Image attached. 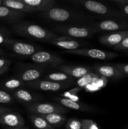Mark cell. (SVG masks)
<instances>
[{
	"instance_id": "1",
	"label": "cell",
	"mask_w": 128,
	"mask_h": 129,
	"mask_svg": "<svg viewBox=\"0 0 128 129\" xmlns=\"http://www.w3.org/2000/svg\"><path fill=\"white\" fill-rule=\"evenodd\" d=\"M40 16L51 21L70 23L74 25H89L95 22V18L92 15L74 9L54 7L51 10L40 13Z\"/></svg>"
},
{
	"instance_id": "2",
	"label": "cell",
	"mask_w": 128,
	"mask_h": 129,
	"mask_svg": "<svg viewBox=\"0 0 128 129\" xmlns=\"http://www.w3.org/2000/svg\"><path fill=\"white\" fill-rule=\"evenodd\" d=\"M10 29L16 35L46 43L60 37L50 30L28 21H21L11 25Z\"/></svg>"
},
{
	"instance_id": "3",
	"label": "cell",
	"mask_w": 128,
	"mask_h": 129,
	"mask_svg": "<svg viewBox=\"0 0 128 129\" xmlns=\"http://www.w3.org/2000/svg\"><path fill=\"white\" fill-rule=\"evenodd\" d=\"M69 2L84 8L92 13L107 19H119L125 17L121 11L115 10L102 3L93 0H70Z\"/></svg>"
},
{
	"instance_id": "4",
	"label": "cell",
	"mask_w": 128,
	"mask_h": 129,
	"mask_svg": "<svg viewBox=\"0 0 128 129\" xmlns=\"http://www.w3.org/2000/svg\"><path fill=\"white\" fill-rule=\"evenodd\" d=\"M53 30L65 37L74 38H90L99 31L89 25H58Z\"/></svg>"
},
{
	"instance_id": "5",
	"label": "cell",
	"mask_w": 128,
	"mask_h": 129,
	"mask_svg": "<svg viewBox=\"0 0 128 129\" xmlns=\"http://www.w3.org/2000/svg\"><path fill=\"white\" fill-rule=\"evenodd\" d=\"M26 109L32 114L48 115L51 113H63L67 112L69 109L58 103H34L26 105Z\"/></svg>"
},
{
	"instance_id": "6",
	"label": "cell",
	"mask_w": 128,
	"mask_h": 129,
	"mask_svg": "<svg viewBox=\"0 0 128 129\" xmlns=\"http://www.w3.org/2000/svg\"><path fill=\"white\" fill-rule=\"evenodd\" d=\"M63 53L71 54L77 55L88 57L92 59H99V60H107L117 57L118 54L112 52H108L105 50L97 49H88V48H80L76 50H64Z\"/></svg>"
},
{
	"instance_id": "7",
	"label": "cell",
	"mask_w": 128,
	"mask_h": 129,
	"mask_svg": "<svg viewBox=\"0 0 128 129\" xmlns=\"http://www.w3.org/2000/svg\"><path fill=\"white\" fill-rule=\"evenodd\" d=\"M92 27L100 31H118L128 29V22L117 19H105L90 24Z\"/></svg>"
},
{
	"instance_id": "8",
	"label": "cell",
	"mask_w": 128,
	"mask_h": 129,
	"mask_svg": "<svg viewBox=\"0 0 128 129\" xmlns=\"http://www.w3.org/2000/svg\"><path fill=\"white\" fill-rule=\"evenodd\" d=\"M26 86L33 89H38L43 91H57L69 88L72 84L69 83H55L45 79H37L34 81L25 83Z\"/></svg>"
},
{
	"instance_id": "9",
	"label": "cell",
	"mask_w": 128,
	"mask_h": 129,
	"mask_svg": "<svg viewBox=\"0 0 128 129\" xmlns=\"http://www.w3.org/2000/svg\"><path fill=\"white\" fill-rule=\"evenodd\" d=\"M5 47L15 54L22 56H31L38 52V48L35 45L12 39L9 40Z\"/></svg>"
},
{
	"instance_id": "10",
	"label": "cell",
	"mask_w": 128,
	"mask_h": 129,
	"mask_svg": "<svg viewBox=\"0 0 128 129\" xmlns=\"http://www.w3.org/2000/svg\"><path fill=\"white\" fill-rule=\"evenodd\" d=\"M31 59L34 62L37 64H46L58 68L64 62L62 58L46 51H38L31 55Z\"/></svg>"
},
{
	"instance_id": "11",
	"label": "cell",
	"mask_w": 128,
	"mask_h": 129,
	"mask_svg": "<svg viewBox=\"0 0 128 129\" xmlns=\"http://www.w3.org/2000/svg\"><path fill=\"white\" fill-rule=\"evenodd\" d=\"M27 14L16 11L5 6H0V21L8 23L11 25L23 21Z\"/></svg>"
},
{
	"instance_id": "12",
	"label": "cell",
	"mask_w": 128,
	"mask_h": 129,
	"mask_svg": "<svg viewBox=\"0 0 128 129\" xmlns=\"http://www.w3.org/2000/svg\"><path fill=\"white\" fill-rule=\"evenodd\" d=\"M54 100L58 104L63 106L65 108L74 110L84 112H93V113L98 112L97 110L95 107H91V106L86 104H84V103H80V102H78L77 101L70 99V98L55 97Z\"/></svg>"
},
{
	"instance_id": "13",
	"label": "cell",
	"mask_w": 128,
	"mask_h": 129,
	"mask_svg": "<svg viewBox=\"0 0 128 129\" xmlns=\"http://www.w3.org/2000/svg\"><path fill=\"white\" fill-rule=\"evenodd\" d=\"M25 123V120L21 115L12 111L6 112L0 117V123L8 128L23 127Z\"/></svg>"
},
{
	"instance_id": "14",
	"label": "cell",
	"mask_w": 128,
	"mask_h": 129,
	"mask_svg": "<svg viewBox=\"0 0 128 129\" xmlns=\"http://www.w3.org/2000/svg\"><path fill=\"white\" fill-rule=\"evenodd\" d=\"M93 71L97 75L110 79H117L124 77V75L114 65L97 64L93 67Z\"/></svg>"
},
{
	"instance_id": "15",
	"label": "cell",
	"mask_w": 128,
	"mask_h": 129,
	"mask_svg": "<svg viewBox=\"0 0 128 129\" xmlns=\"http://www.w3.org/2000/svg\"><path fill=\"white\" fill-rule=\"evenodd\" d=\"M127 37H128V30H121L102 35L99 39V41L103 45L114 47Z\"/></svg>"
},
{
	"instance_id": "16",
	"label": "cell",
	"mask_w": 128,
	"mask_h": 129,
	"mask_svg": "<svg viewBox=\"0 0 128 129\" xmlns=\"http://www.w3.org/2000/svg\"><path fill=\"white\" fill-rule=\"evenodd\" d=\"M48 43L58 47L62 48L66 50H76V49H80V47L84 45V44L77 41V40L63 36L60 37L58 39L48 42Z\"/></svg>"
},
{
	"instance_id": "17",
	"label": "cell",
	"mask_w": 128,
	"mask_h": 129,
	"mask_svg": "<svg viewBox=\"0 0 128 129\" xmlns=\"http://www.w3.org/2000/svg\"><path fill=\"white\" fill-rule=\"evenodd\" d=\"M58 69L62 73H66L74 78H81L89 74L91 70L88 67L74 66L63 65L62 64L58 68Z\"/></svg>"
},
{
	"instance_id": "18",
	"label": "cell",
	"mask_w": 128,
	"mask_h": 129,
	"mask_svg": "<svg viewBox=\"0 0 128 129\" xmlns=\"http://www.w3.org/2000/svg\"><path fill=\"white\" fill-rule=\"evenodd\" d=\"M11 96L17 102L21 103H25L26 105L36 103L38 97L29 91L24 89H18L11 92Z\"/></svg>"
},
{
	"instance_id": "19",
	"label": "cell",
	"mask_w": 128,
	"mask_h": 129,
	"mask_svg": "<svg viewBox=\"0 0 128 129\" xmlns=\"http://www.w3.org/2000/svg\"><path fill=\"white\" fill-rule=\"evenodd\" d=\"M43 73V69L41 68H28L19 73L16 78L20 79L24 83L34 81L40 78Z\"/></svg>"
},
{
	"instance_id": "20",
	"label": "cell",
	"mask_w": 128,
	"mask_h": 129,
	"mask_svg": "<svg viewBox=\"0 0 128 129\" xmlns=\"http://www.w3.org/2000/svg\"><path fill=\"white\" fill-rule=\"evenodd\" d=\"M23 3L34 8L38 12H46L55 7V0H21Z\"/></svg>"
},
{
	"instance_id": "21",
	"label": "cell",
	"mask_w": 128,
	"mask_h": 129,
	"mask_svg": "<svg viewBox=\"0 0 128 129\" xmlns=\"http://www.w3.org/2000/svg\"><path fill=\"white\" fill-rule=\"evenodd\" d=\"M3 6L26 14L38 12L36 9L23 3L21 0H3Z\"/></svg>"
},
{
	"instance_id": "22",
	"label": "cell",
	"mask_w": 128,
	"mask_h": 129,
	"mask_svg": "<svg viewBox=\"0 0 128 129\" xmlns=\"http://www.w3.org/2000/svg\"><path fill=\"white\" fill-rule=\"evenodd\" d=\"M44 79L55 82V83H69V84H72V83H74L75 81V78H72L70 76L67 74L66 73H62V72L50 73L45 76Z\"/></svg>"
},
{
	"instance_id": "23",
	"label": "cell",
	"mask_w": 128,
	"mask_h": 129,
	"mask_svg": "<svg viewBox=\"0 0 128 129\" xmlns=\"http://www.w3.org/2000/svg\"><path fill=\"white\" fill-rule=\"evenodd\" d=\"M26 84L17 78H13L6 79L1 83V88H3L6 91L11 92L18 89H21L25 86Z\"/></svg>"
},
{
	"instance_id": "24",
	"label": "cell",
	"mask_w": 128,
	"mask_h": 129,
	"mask_svg": "<svg viewBox=\"0 0 128 129\" xmlns=\"http://www.w3.org/2000/svg\"><path fill=\"white\" fill-rule=\"evenodd\" d=\"M40 116L46 120L48 123L55 128L61 127L67 120L65 116L60 113H51Z\"/></svg>"
},
{
	"instance_id": "25",
	"label": "cell",
	"mask_w": 128,
	"mask_h": 129,
	"mask_svg": "<svg viewBox=\"0 0 128 129\" xmlns=\"http://www.w3.org/2000/svg\"><path fill=\"white\" fill-rule=\"evenodd\" d=\"M30 122L37 129H55L53 127L49 124L47 121L39 115L31 114L29 116Z\"/></svg>"
},
{
	"instance_id": "26",
	"label": "cell",
	"mask_w": 128,
	"mask_h": 129,
	"mask_svg": "<svg viewBox=\"0 0 128 129\" xmlns=\"http://www.w3.org/2000/svg\"><path fill=\"white\" fill-rule=\"evenodd\" d=\"M10 39H11V32L6 28L0 26V45L6 46Z\"/></svg>"
},
{
	"instance_id": "27",
	"label": "cell",
	"mask_w": 128,
	"mask_h": 129,
	"mask_svg": "<svg viewBox=\"0 0 128 129\" xmlns=\"http://www.w3.org/2000/svg\"><path fill=\"white\" fill-rule=\"evenodd\" d=\"M14 98L11 94L6 91L0 89V104H13Z\"/></svg>"
},
{
	"instance_id": "28",
	"label": "cell",
	"mask_w": 128,
	"mask_h": 129,
	"mask_svg": "<svg viewBox=\"0 0 128 129\" xmlns=\"http://www.w3.org/2000/svg\"><path fill=\"white\" fill-rule=\"evenodd\" d=\"M65 129H82L81 120L75 118H69L65 124Z\"/></svg>"
},
{
	"instance_id": "29",
	"label": "cell",
	"mask_w": 128,
	"mask_h": 129,
	"mask_svg": "<svg viewBox=\"0 0 128 129\" xmlns=\"http://www.w3.org/2000/svg\"><path fill=\"white\" fill-rule=\"evenodd\" d=\"M82 129H100L95 122L90 119L81 120Z\"/></svg>"
},
{
	"instance_id": "30",
	"label": "cell",
	"mask_w": 128,
	"mask_h": 129,
	"mask_svg": "<svg viewBox=\"0 0 128 129\" xmlns=\"http://www.w3.org/2000/svg\"><path fill=\"white\" fill-rule=\"evenodd\" d=\"M114 50L128 51V37H125L122 41L114 47Z\"/></svg>"
},
{
	"instance_id": "31",
	"label": "cell",
	"mask_w": 128,
	"mask_h": 129,
	"mask_svg": "<svg viewBox=\"0 0 128 129\" xmlns=\"http://www.w3.org/2000/svg\"><path fill=\"white\" fill-rule=\"evenodd\" d=\"M114 66L124 76H128V64H115Z\"/></svg>"
},
{
	"instance_id": "32",
	"label": "cell",
	"mask_w": 128,
	"mask_h": 129,
	"mask_svg": "<svg viewBox=\"0 0 128 129\" xmlns=\"http://www.w3.org/2000/svg\"><path fill=\"white\" fill-rule=\"evenodd\" d=\"M11 64V61L5 58H0V69L9 68Z\"/></svg>"
},
{
	"instance_id": "33",
	"label": "cell",
	"mask_w": 128,
	"mask_h": 129,
	"mask_svg": "<svg viewBox=\"0 0 128 129\" xmlns=\"http://www.w3.org/2000/svg\"><path fill=\"white\" fill-rule=\"evenodd\" d=\"M120 7L121 12L125 15V16H128V5H119Z\"/></svg>"
},
{
	"instance_id": "34",
	"label": "cell",
	"mask_w": 128,
	"mask_h": 129,
	"mask_svg": "<svg viewBox=\"0 0 128 129\" xmlns=\"http://www.w3.org/2000/svg\"><path fill=\"white\" fill-rule=\"evenodd\" d=\"M10 111H11V109H10V108H7V107H0V117H1L3 113L8 112H10Z\"/></svg>"
},
{
	"instance_id": "35",
	"label": "cell",
	"mask_w": 128,
	"mask_h": 129,
	"mask_svg": "<svg viewBox=\"0 0 128 129\" xmlns=\"http://www.w3.org/2000/svg\"><path fill=\"white\" fill-rule=\"evenodd\" d=\"M9 69V68H4V69H0V75H1V74H4V73H5L6 72H7L8 71Z\"/></svg>"
},
{
	"instance_id": "36",
	"label": "cell",
	"mask_w": 128,
	"mask_h": 129,
	"mask_svg": "<svg viewBox=\"0 0 128 129\" xmlns=\"http://www.w3.org/2000/svg\"><path fill=\"white\" fill-rule=\"evenodd\" d=\"M5 129H28L26 127H25V126H23V127H17V128H8V127H6Z\"/></svg>"
},
{
	"instance_id": "37",
	"label": "cell",
	"mask_w": 128,
	"mask_h": 129,
	"mask_svg": "<svg viewBox=\"0 0 128 129\" xmlns=\"http://www.w3.org/2000/svg\"><path fill=\"white\" fill-rule=\"evenodd\" d=\"M4 54V50L1 48H0V56Z\"/></svg>"
},
{
	"instance_id": "38",
	"label": "cell",
	"mask_w": 128,
	"mask_h": 129,
	"mask_svg": "<svg viewBox=\"0 0 128 129\" xmlns=\"http://www.w3.org/2000/svg\"><path fill=\"white\" fill-rule=\"evenodd\" d=\"M3 2V0H0V6H2Z\"/></svg>"
}]
</instances>
